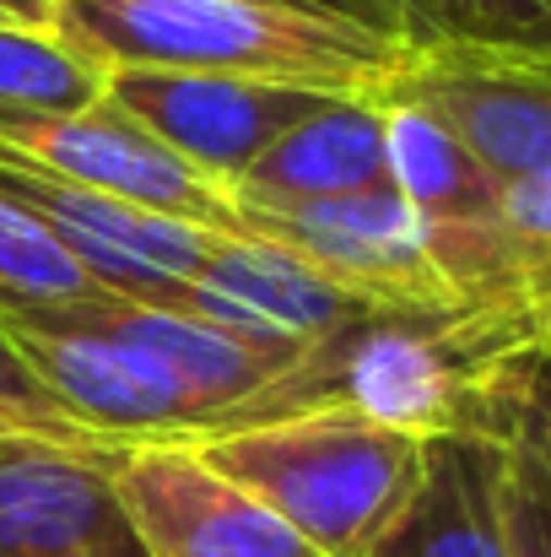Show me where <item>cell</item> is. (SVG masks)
Masks as SVG:
<instances>
[{"mask_svg": "<svg viewBox=\"0 0 551 557\" xmlns=\"http://www.w3.org/2000/svg\"><path fill=\"white\" fill-rule=\"evenodd\" d=\"M54 33L109 71H200L384 92L411 44L249 0H54Z\"/></svg>", "mask_w": 551, "mask_h": 557, "instance_id": "cell-1", "label": "cell"}, {"mask_svg": "<svg viewBox=\"0 0 551 557\" xmlns=\"http://www.w3.org/2000/svg\"><path fill=\"white\" fill-rule=\"evenodd\" d=\"M184 444H195L238 487L265 498L325 557H373L389 525L405 515L427 466V438L341 406Z\"/></svg>", "mask_w": 551, "mask_h": 557, "instance_id": "cell-2", "label": "cell"}, {"mask_svg": "<svg viewBox=\"0 0 551 557\" xmlns=\"http://www.w3.org/2000/svg\"><path fill=\"white\" fill-rule=\"evenodd\" d=\"M0 147L38 163L54 180L130 200L141 211L174 216L189 227H211V233H243L233 189L200 174L195 163H184L163 136H152L114 98H98L71 114L0 109Z\"/></svg>", "mask_w": 551, "mask_h": 557, "instance_id": "cell-3", "label": "cell"}, {"mask_svg": "<svg viewBox=\"0 0 551 557\" xmlns=\"http://www.w3.org/2000/svg\"><path fill=\"white\" fill-rule=\"evenodd\" d=\"M0 195L16 200L27 216H38L98 287L147 309H184L189 282L200 276V265L222 238L211 227H189L174 216L141 211L130 200L54 180L5 147H0Z\"/></svg>", "mask_w": 551, "mask_h": 557, "instance_id": "cell-4", "label": "cell"}, {"mask_svg": "<svg viewBox=\"0 0 551 557\" xmlns=\"http://www.w3.org/2000/svg\"><path fill=\"white\" fill-rule=\"evenodd\" d=\"M243 233L271 238L363 293L384 309H460L427 216L400 189H367L336 200H292V206H238Z\"/></svg>", "mask_w": 551, "mask_h": 557, "instance_id": "cell-5", "label": "cell"}, {"mask_svg": "<svg viewBox=\"0 0 551 557\" xmlns=\"http://www.w3.org/2000/svg\"><path fill=\"white\" fill-rule=\"evenodd\" d=\"M114 449L0 433V557H152L120 493Z\"/></svg>", "mask_w": 551, "mask_h": 557, "instance_id": "cell-6", "label": "cell"}, {"mask_svg": "<svg viewBox=\"0 0 551 557\" xmlns=\"http://www.w3.org/2000/svg\"><path fill=\"white\" fill-rule=\"evenodd\" d=\"M109 98L130 109L152 136H163L184 163L233 189L287 131H298L341 92L303 82H260V76L114 71Z\"/></svg>", "mask_w": 551, "mask_h": 557, "instance_id": "cell-7", "label": "cell"}, {"mask_svg": "<svg viewBox=\"0 0 551 557\" xmlns=\"http://www.w3.org/2000/svg\"><path fill=\"white\" fill-rule=\"evenodd\" d=\"M114 476L152 557H325L195 444H120Z\"/></svg>", "mask_w": 551, "mask_h": 557, "instance_id": "cell-8", "label": "cell"}, {"mask_svg": "<svg viewBox=\"0 0 551 557\" xmlns=\"http://www.w3.org/2000/svg\"><path fill=\"white\" fill-rule=\"evenodd\" d=\"M378 98L427 109L503 185L551 174V71L536 60L411 49L405 71Z\"/></svg>", "mask_w": 551, "mask_h": 557, "instance_id": "cell-9", "label": "cell"}, {"mask_svg": "<svg viewBox=\"0 0 551 557\" xmlns=\"http://www.w3.org/2000/svg\"><path fill=\"white\" fill-rule=\"evenodd\" d=\"M373 309L384 304L341 287L336 276L314 271L292 249L254 233H222L200 276L189 282V304H184V314L227 331L233 342L254 352H271L287 369L314 342L336 336L341 325L363 320Z\"/></svg>", "mask_w": 551, "mask_h": 557, "instance_id": "cell-10", "label": "cell"}, {"mask_svg": "<svg viewBox=\"0 0 551 557\" xmlns=\"http://www.w3.org/2000/svg\"><path fill=\"white\" fill-rule=\"evenodd\" d=\"M5 331L49 384V395L71 411V422H82L92 438L109 444L195 438V417L179 400V389L109 331L71 325V320H49V325L5 320Z\"/></svg>", "mask_w": 551, "mask_h": 557, "instance_id": "cell-11", "label": "cell"}, {"mask_svg": "<svg viewBox=\"0 0 551 557\" xmlns=\"http://www.w3.org/2000/svg\"><path fill=\"white\" fill-rule=\"evenodd\" d=\"M71 325H98L109 331L114 342H125L136 358H147L152 369L163 373L179 400L195 417V438L216 433L254 389H265L287 363H276L271 352H254L243 342H233L227 331L184 314V309H147V304H103V309H87V314H60ZM49 325V320H38Z\"/></svg>", "mask_w": 551, "mask_h": 557, "instance_id": "cell-12", "label": "cell"}, {"mask_svg": "<svg viewBox=\"0 0 551 557\" xmlns=\"http://www.w3.org/2000/svg\"><path fill=\"white\" fill-rule=\"evenodd\" d=\"M498 471V428H460L427 438L422 482L373 557H509Z\"/></svg>", "mask_w": 551, "mask_h": 557, "instance_id": "cell-13", "label": "cell"}, {"mask_svg": "<svg viewBox=\"0 0 551 557\" xmlns=\"http://www.w3.org/2000/svg\"><path fill=\"white\" fill-rule=\"evenodd\" d=\"M389 189V103L378 92H341L298 131H287L238 185V206H292Z\"/></svg>", "mask_w": 551, "mask_h": 557, "instance_id": "cell-14", "label": "cell"}, {"mask_svg": "<svg viewBox=\"0 0 551 557\" xmlns=\"http://www.w3.org/2000/svg\"><path fill=\"white\" fill-rule=\"evenodd\" d=\"M389 185L433 227L492 222L503 206V180L460 136H449L427 109H411V103H389Z\"/></svg>", "mask_w": 551, "mask_h": 557, "instance_id": "cell-15", "label": "cell"}, {"mask_svg": "<svg viewBox=\"0 0 551 557\" xmlns=\"http://www.w3.org/2000/svg\"><path fill=\"white\" fill-rule=\"evenodd\" d=\"M498 504L509 557H551V358H530L509 379L498 411Z\"/></svg>", "mask_w": 551, "mask_h": 557, "instance_id": "cell-16", "label": "cell"}, {"mask_svg": "<svg viewBox=\"0 0 551 557\" xmlns=\"http://www.w3.org/2000/svg\"><path fill=\"white\" fill-rule=\"evenodd\" d=\"M114 304L109 287H98L82 260L16 200L0 195V320H60Z\"/></svg>", "mask_w": 551, "mask_h": 557, "instance_id": "cell-17", "label": "cell"}, {"mask_svg": "<svg viewBox=\"0 0 551 557\" xmlns=\"http://www.w3.org/2000/svg\"><path fill=\"white\" fill-rule=\"evenodd\" d=\"M109 65L60 38L54 27L0 22V109L22 114H71L109 98Z\"/></svg>", "mask_w": 551, "mask_h": 557, "instance_id": "cell-18", "label": "cell"}, {"mask_svg": "<svg viewBox=\"0 0 551 557\" xmlns=\"http://www.w3.org/2000/svg\"><path fill=\"white\" fill-rule=\"evenodd\" d=\"M416 49L551 60V0H395Z\"/></svg>", "mask_w": 551, "mask_h": 557, "instance_id": "cell-19", "label": "cell"}, {"mask_svg": "<svg viewBox=\"0 0 551 557\" xmlns=\"http://www.w3.org/2000/svg\"><path fill=\"white\" fill-rule=\"evenodd\" d=\"M0 433H43V438L109 444V438H92L82 422H71V411L49 395V384L27 363V352L16 347L5 320H0Z\"/></svg>", "mask_w": 551, "mask_h": 557, "instance_id": "cell-20", "label": "cell"}, {"mask_svg": "<svg viewBox=\"0 0 551 557\" xmlns=\"http://www.w3.org/2000/svg\"><path fill=\"white\" fill-rule=\"evenodd\" d=\"M249 5H271V11H292V16H314V22H336V27H363V33H378V38L411 44L405 16L395 11V0H249Z\"/></svg>", "mask_w": 551, "mask_h": 557, "instance_id": "cell-21", "label": "cell"}, {"mask_svg": "<svg viewBox=\"0 0 551 557\" xmlns=\"http://www.w3.org/2000/svg\"><path fill=\"white\" fill-rule=\"evenodd\" d=\"M0 22H11V27H54V0H0Z\"/></svg>", "mask_w": 551, "mask_h": 557, "instance_id": "cell-22", "label": "cell"}, {"mask_svg": "<svg viewBox=\"0 0 551 557\" xmlns=\"http://www.w3.org/2000/svg\"><path fill=\"white\" fill-rule=\"evenodd\" d=\"M536 65H547V71H551V60H536Z\"/></svg>", "mask_w": 551, "mask_h": 557, "instance_id": "cell-23", "label": "cell"}]
</instances>
